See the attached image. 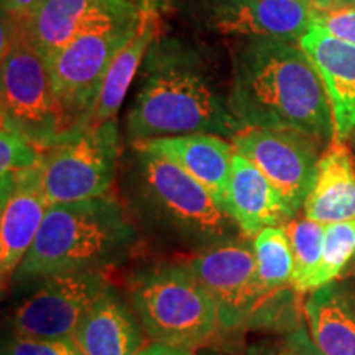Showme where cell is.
Returning a JSON list of instances; mask_svg holds the SVG:
<instances>
[{"instance_id": "cell-25", "label": "cell", "mask_w": 355, "mask_h": 355, "mask_svg": "<svg viewBox=\"0 0 355 355\" xmlns=\"http://www.w3.org/2000/svg\"><path fill=\"white\" fill-rule=\"evenodd\" d=\"M44 152L25 133L10 123L2 122L0 132V180L19 175L42 165Z\"/></svg>"}, {"instance_id": "cell-23", "label": "cell", "mask_w": 355, "mask_h": 355, "mask_svg": "<svg viewBox=\"0 0 355 355\" xmlns=\"http://www.w3.org/2000/svg\"><path fill=\"white\" fill-rule=\"evenodd\" d=\"M283 227L286 230L293 261H295L291 288L295 293H304L306 283L321 261L326 225L321 222L306 219L303 216L293 217Z\"/></svg>"}, {"instance_id": "cell-5", "label": "cell", "mask_w": 355, "mask_h": 355, "mask_svg": "<svg viewBox=\"0 0 355 355\" xmlns=\"http://www.w3.org/2000/svg\"><path fill=\"white\" fill-rule=\"evenodd\" d=\"M128 301L153 343L194 350L220 327L214 298L186 260L141 268L130 278Z\"/></svg>"}, {"instance_id": "cell-1", "label": "cell", "mask_w": 355, "mask_h": 355, "mask_svg": "<svg viewBox=\"0 0 355 355\" xmlns=\"http://www.w3.org/2000/svg\"><path fill=\"white\" fill-rule=\"evenodd\" d=\"M227 97L243 127L293 128L327 145L336 137L326 87L298 43L266 37L239 43Z\"/></svg>"}, {"instance_id": "cell-29", "label": "cell", "mask_w": 355, "mask_h": 355, "mask_svg": "<svg viewBox=\"0 0 355 355\" xmlns=\"http://www.w3.org/2000/svg\"><path fill=\"white\" fill-rule=\"evenodd\" d=\"M42 0H2V13L26 20L37 10Z\"/></svg>"}, {"instance_id": "cell-27", "label": "cell", "mask_w": 355, "mask_h": 355, "mask_svg": "<svg viewBox=\"0 0 355 355\" xmlns=\"http://www.w3.org/2000/svg\"><path fill=\"white\" fill-rule=\"evenodd\" d=\"M2 355H84L74 340L66 339H32V337L12 336L3 344Z\"/></svg>"}, {"instance_id": "cell-12", "label": "cell", "mask_w": 355, "mask_h": 355, "mask_svg": "<svg viewBox=\"0 0 355 355\" xmlns=\"http://www.w3.org/2000/svg\"><path fill=\"white\" fill-rule=\"evenodd\" d=\"M181 10L207 32L298 43L313 25L311 0H181Z\"/></svg>"}, {"instance_id": "cell-31", "label": "cell", "mask_w": 355, "mask_h": 355, "mask_svg": "<svg viewBox=\"0 0 355 355\" xmlns=\"http://www.w3.org/2000/svg\"><path fill=\"white\" fill-rule=\"evenodd\" d=\"M135 355H194L193 350L183 349V347H175V345L168 344H159L152 343L145 345L144 349H140Z\"/></svg>"}, {"instance_id": "cell-2", "label": "cell", "mask_w": 355, "mask_h": 355, "mask_svg": "<svg viewBox=\"0 0 355 355\" xmlns=\"http://www.w3.org/2000/svg\"><path fill=\"white\" fill-rule=\"evenodd\" d=\"M243 128L230 110L229 97L194 53L175 43H163L150 53L145 79L127 114L132 145L189 133L232 140Z\"/></svg>"}, {"instance_id": "cell-34", "label": "cell", "mask_w": 355, "mask_h": 355, "mask_svg": "<svg viewBox=\"0 0 355 355\" xmlns=\"http://www.w3.org/2000/svg\"><path fill=\"white\" fill-rule=\"evenodd\" d=\"M349 139H350V144H352V146H350V148H352V152H354V155H355V130H354L352 133H350Z\"/></svg>"}, {"instance_id": "cell-19", "label": "cell", "mask_w": 355, "mask_h": 355, "mask_svg": "<svg viewBox=\"0 0 355 355\" xmlns=\"http://www.w3.org/2000/svg\"><path fill=\"white\" fill-rule=\"evenodd\" d=\"M303 216L324 225L355 219V155L345 140L334 139L319 157Z\"/></svg>"}, {"instance_id": "cell-7", "label": "cell", "mask_w": 355, "mask_h": 355, "mask_svg": "<svg viewBox=\"0 0 355 355\" xmlns=\"http://www.w3.org/2000/svg\"><path fill=\"white\" fill-rule=\"evenodd\" d=\"M186 263L214 298L222 329L285 324L291 295L270 298L261 291L250 237L222 242L188 257Z\"/></svg>"}, {"instance_id": "cell-20", "label": "cell", "mask_w": 355, "mask_h": 355, "mask_svg": "<svg viewBox=\"0 0 355 355\" xmlns=\"http://www.w3.org/2000/svg\"><path fill=\"white\" fill-rule=\"evenodd\" d=\"M309 336L324 355H355V278H339L304 303Z\"/></svg>"}, {"instance_id": "cell-24", "label": "cell", "mask_w": 355, "mask_h": 355, "mask_svg": "<svg viewBox=\"0 0 355 355\" xmlns=\"http://www.w3.org/2000/svg\"><path fill=\"white\" fill-rule=\"evenodd\" d=\"M355 257V219L326 225L322 257L306 283L304 293H313L343 277Z\"/></svg>"}, {"instance_id": "cell-13", "label": "cell", "mask_w": 355, "mask_h": 355, "mask_svg": "<svg viewBox=\"0 0 355 355\" xmlns=\"http://www.w3.org/2000/svg\"><path fill=\"white\" fill-rule=\"evenodd\" d=\"M139 17L140 8L130 0H42L25 26L48 61L81 35L137 24Z\"/></svg>"}, {"instance_id": "cell-14", "label": "cell", "mask_w": 355, "mask_h": 355, "mask_svg": "<svg viewBox=\"0 0 355 355\" xmlns=\"http://www.w3.org/2000/svg\"><path fill=\"white\" fill-rule=\"evenodd\" d=\"M50 201L42 181V165L2 180L0 275L12 279L42 229Z\"/></svg>"}, {"instance_id": "cell-28", "label": "cell", "mask_w": 355, "mask_h": 355, "mask_svg": "<svg viewBox=\"0 0 355 355\" xmlns=\"http://www.w3.org/2000/svg\"><path fill=\"white\" fill-rule=\"evenodd\" d=\"M243 355H300L296 352V349L288 343L285 337L283 340H278V343H263L252 345L245 350Z\"/></svg>"}, {"instance_id": "cell-21", "label": "cell", "mask_w": 355, "mask_h": 355, "mask_svg": "<svg viewBox=\"0 0 355 355\" xmlns=\"http://www.w3.org/2000/svg\"><path fill=\"white\" fill-rule=\"evenodd\" d=\"M158 32L159 20L155 8H140L135 32L114 58L112 64L105 74L87 128H96L105 122L117 121V112L125 99L128 87H130L145 55L148 53V48L158 37Z\"/></svg>"}, {"instance_id": "cell-3", "label": "cell", "mask_w": 355, "mask_h": 355, "mask_svg": "<svg viewBox=\"0 0 355 355\" xmlns=\"http://www.w3.org/2000/svg\"><path fill=\"white\" fill-rule=\"evenodd\" d=\"M128 199L153 237L189 257L245 237L209 191L159 155L135 150L128 173Z\"/></svg>"}, {"instance_id": "cell-33", "label": "cell", "mask_w": 355, "mask_h": 355, "mask_svg": "<svg viewBox=\"0 0 355 355\" xmlns=\"http://www.w3.org/2000/svg\"><path fill=\"white\" fill-rule=\"evenodd\" d=\"M155 3H157V0H141L140 8H155Z\"/></svg>"}, {"instance_id": "cell-8", "label": "cell", "mask_w": 355, "mask_h": 355, "mask_svg": "<svg viewBox=\"0 0 355 355\" xmlns=\"http://www.w3.org/2000/svg\"><path fill=\"white\" fill-rule=\"evenodd\" d=\"M117 121L58 141L42 162V181L50 206L107 196L117 175Z\"/></svg>"}, {"instance_id": "cell-4", "label": "cell", "mask_w": 355, "mask_h": 355, "mask_svg": "<svg viewBox=\"0 0 355 355\" xmlns=\"http://www.w3.org/2000/svg\"><path fill=\"white\" fill-rule=\"evenodd\" d=\"M139 241V229L117 199L51 204L10 282L20 286L48 275L104 272L125 261Z\"/></svg>"}, {"instance_id": "cell-9", "label": "cell", "mask_w": 355, "mask_h": 355, "mask_svg": "<svg viewBox=\"0 0 355 355\" xmlns=\"http://www.w3.org/2000/svg\"><path fill=\"white\" fill-rule=\"evenodd\" d=\"M137 24L81 35L48 58L53 92L71 135L87 128L105 74Z\"/></svg>"}, {"instance_id": "cell-11", "label": "cell", "mask_w": 355, "mask_h": 355, "mask_svg": "<svg viewBox=\"0 0 355 355\" xmlns=\"http://www.w3.org/2000/svg\"><path fill=\"white\" fill-rule=\"evenodd\" d=\"M234 150L250 159L278 189L293 216L316 180L319 145L314 137L293 128L245 127L232 140Z\"/></svg>"}, {"instance_id": "cell-10", "label": "cell", "mask_w": 355, "mask_h": 355, "mask_svg": "<svg viewBox=\"0 0 355 355\" xmlns=\"http://www.w3.org/2000/svg\"><path fill=\"white\" fill-rule=\"evenodd\" d=\"M24 285L26 290L12 311L13 336L66 339L74 336L84 313L110 282L104 272H68Z\"/></svg>"}, {"instance_id": "cell-6", "label": "cell", "mask_w": 355, "mask_h": 355, "mask_svg": "<svg viewBox=\"0 0 355 355\" xmlns=\"http://www.w3.org/2000/svg\"><path fill=\"white\" fill-rule=\"evenodd\" d=\"M2 122L25 133L44 153L71 137L53 92L48 61L25 20L2 13Z\"/></svg>"}, {"instance_id": "cell-18", "label": "cell", "mask_w": 355, "mask_h": 355, "mask_svg": "<svg viewBox=\"0 0 355 355\" xmlns=\"http://www.w3.org/2000/svg\"><path fill=\"white\" fill-rule=\"evenodd\" d=\"M227 211L245 237L290 222L293 212L270 180L243 155L234 153Z\"/></svg>"}, {"instance_id": "cell-17", "label": "cell", "mask_w": 355, "mask_h": 355, "mask_svg": "<svg viewBox=\"0 0 355 355\" xmlns=\"http://www.w3.org/2000/svg\"><path fill=\"white\" fill-rule=\"evenodd\" d=\"M300 46L326 87L334 119V139H349L355 130V46L316 25H311Z\"/></svg>"}, {"instance_id": "cell-15", "label": "cell", "mask_w": 355, "mask_h": 355, "mask_svg": "<svg viewBox=\"0 0 355 355\" xmlns=\"http://www.w3.org/2000/svg\"><path fill=\"white\" fill-rule=\"evenodd\" d=\"M135 150L165 157L201 183L227 211L234 145L214 133L158 137L132 145ZM229 212V211H227Z\"/></svg>"}, {"instance_id": "cell-32", "label": "cell", "mask_w": 355, "mask_h": 355, "mask_svg": "<svg viewBox=\"0 0 355 355\" xmlns=\"http://www.w3.org/2000/svg\"><path fill=\"white\" fill-rule=\"evenodd\" d=\"M343 277L344 278H350V277L355 278V257L352 259V261H350V263H349L347 268H345V272L343 273ZM343 277H340V278H343Z\"/></svg>"}, {"instance_id": "cell-22", "label": "cell", "mask_w": 355, "mask_h": 355, "mask_svg": "<svg viewBox=\"0 0 355 355\" xmlns=\"http://www.w3.org/2000/svg\"><path fill=\"white\" fill-rule=\"evenodd\" d=\"M254 252L257 278L261 291L270 298L285 295L288 288H291L295 266L285 227L279 225L260 230L259 235L254 237Z\"/></svg>"}, {"instance_id": "cell-26", "label": "cell", "mask_w": 355, "mask_h": 355, "mask_svg": "<svg viewBox=\"0 0 355 355\" xmlns=\"http://www.w3.org/2000/svg\"><path fill=\"white\" fill-rule=\"evenodd\" d=\"M313 25L355 46V0L314 8Z\"/></svg>"}, {"instance_id": "cell-16", "label": "cell", "mask_w": 355, "mask_h": 355, "mask_svg": "<svg viewBox=\"0 0 355 355\" xmlns=\"http://www.w3.org/2000/svg\"><path fill=\"white\" fill-rule=\"evenodd\" d=\"M73 337L84 355H135L148 336L130 301L109 285L84 313Z\"/></svg>"}, {"instance_id": "cell-30", "label": "cell", "mask_w": 355, "mask_h": 355, "mask_svg": "<svg viewBox=\"0 0 355 355\" xmlns=\"http://www.w3.org/2000/svg\"><path fill=\"white\" fill-rule=\"evenodd\" d=\"M286 339L300 355H324L321 350L316 347V344L313 343V339H311L308 332L301 329V327L293 329L290 334L286 336Z\"/></svg>"}]
</instances>
